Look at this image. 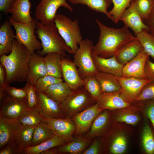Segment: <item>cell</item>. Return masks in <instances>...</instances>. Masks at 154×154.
Masks as SVG:
<instances>
[{
    "instance_id": "cell-35",
    "label": "cell",
    "mask_w": 154,
    "mask_h": 154,
    "mask_svg": "<svg viewBox=\"0 0 154 154\" xmlns=\"http://www.w3.org/2000/svg\"><path fill=\"white\" fill-rule=\"evenodd\" d=\"M36 126L21 125L16 139L23 150L25 148L30 146Z\"/></svg>"
},
{
    "instance_id": "cell-31",
    "label": "cell",
    "mask_w": 154,
    "mask_h": 154,
    "mask_svg": "<svg viewBox=\"0 0 154 154\" xmlns=\"http://www.w3.org/2000/svg\"><path fill=\"white\" fill-rule=\"evenodd\" d=\"M53 135L51 129L42 121L35 126L30 146L39 144L49 139Z\"/></svg>"
},
{
    "instance_id": "cell-5",
    "label": "cell",
    "mask_w": 154,
    "mask_h": 154,
    "mask_svg": "<svg viewBox=\"0 0 154 154\" xmlns=\"http://www.w3.org/2000/svg\"><path fill=\"white\" fill-rule=\"evenodd\" d=\"M94 46L93 43L90 40L82 39L78 48L73 54V62L82 79L88 76H95L99 72L92 58V51Z\"/></svg>"
},
{
    "instance_id": "cell-16",
    "label": "cell",
    "mask_w": 154,
    "mask_h": 154,
    "mask_svg": "<svg viewBox=\"0 0 154 154\" xmlns=\"http://www.w3.org/2000/svg\"><path fill=\"white\" fill-rule=\"evenodd\" d=\"M75 64L70 59L62 57L61 62L62 77L71 90L83 86V79Z\"/></svg>"
},
{
    "instance_id": "cell-52",
    "label": "cell",
    "mask_w": 154,
    "mask_h": 154,
    "mask_svg": "<svg viewBox=\"0 0 154 154\" xmlns=\"http://www.w3.org/2000/svg\"><path fill=\"white\" fill-rule=\"evenodd\" d=\"M54 147L50 148L42 152L41 154H52L59 153L57 151V149Z\"/></svg>"
},
{
    "instance_id": "cell-18",
    "label": "cell",
    "mask_w": 154,
    "mask_h": 154,
    "mask_svg": "<svg viewBox=\"0 0 154 154\" xmlns=\"http://www.w3.org/2000/svg\"><path fill=\"white\" fill-rule=\"evenodd\" d=\"M28 67L27 81L32 84L35 85L39 78L47 74L44 57L38 52L32 54L29 61Z\"/></svg>"
},
{
    "instance_id": "cell-22",
    "label": "cell",
    "mask_w": 154,
    "mask_h": 154,
    "mask_svg": "<svg viewBox=\"0 0 154 154\" xmlns=\"http://www.w3.org/2000/svg\"><path fill=\"white\" fill-rule=\"evenodd\" d=\"M143 49L141 44L136 37L122 47L115 56L118 62L124 66Z\"/></svg>"
},
{
    "instance_id": "cell-7",
    "label": "cell",
    "mask_w": 154,
    "mask_h": 154,
    "mask_svg": "<svg viewBox=\"0 0 154 154\" xmlns=\"http://www.w3.org/2000/svg\"><path fill=\"white\" fill-rule=\"evenodd\" d=\"M94 101H96L82 86L72 90L71 93L60 105L64 114L72 115Z\"/></svg>"
},
{
    "instance_id": "cell-24",
    "label": "cell",
    "mask_w": 154,
    "mask_h": 154,
    "mask_svg": "<svg viewBox=\"0 0 154 154\" xmlns=\"http://www.w3.org/2000/svg\"><path fill=\"white\" fill-rule=\"evenodd\" d=\"M67 143L64 139L53 135L50 138L39 144L25 148L23 152L25 154H41L50 148L61 146Z\"/></svg>"
},
{
    "instance_id": "cell-39",
    "label": "cell",
    "mask_w": 154,
    "mask_h": 154,
    "mask_svg": "<svg viewBox=\"0 0 154 154\" xmlns=\"http://www.w3.org/2000/svg\"><path fill=\"white\" fill-rule=\"evenodd\" d=\"M133 1L138 13L144 22L154 7V0H133Z\"/></svg>"
},
{
    "instance_id": "cell-1",
    "label": "cell",
    "mask_w": 154,
    "mask_h": 154,
    "mask_svg": "<svg viewBox=\"0 0 154 154\" xmlns=\"http://www.w3.org/2000/svg\"><path fill=\"white\" fill-rule=\"evenodd\" d=\"M95 21L100 33L98 41L92 50V55L104 58H110L136 38L129 28L124 26L121 28H115L106 26L98 19Z\"/></svg>"
},
{
    "instance_id": "cell-44",
    "label": "cell",
    "mask_w": 154,
    "mask_h": 154,
    "mask_svg": "<svg viewBox=\"0 0 154 154\" xmlns=\"http://www.w3.org/2000/svg\"><path fill=\"white\" fill-rule=\"evenodd\" d=\"M148 100H154V82H150L144 86L136 102Z\"/></svg>"
},
{
    "instance_id": "cell-36",
    "label": "cell",
    "mask_w": 154,
    "mask_h": 154,
    "mask_svg": "<svg viewBox=\"0 0 154 154\" xmlns=\"http://www.w3.org/2000/svg\"><path fill=\"white\" fill-rule=\"evenodd\" d=\"M82 79L83 86L93 99L97 101L102 91L100 85L95 76H88Z\"/></svg>"
},
{
    "instance_id": "cell-33",
    "label": "cell",
    "mask_w": 154,
    "mask_h": 154,
    "mask_svg": "<svg viewBox=\"0 0 154 154\" xmlns=\"http://www.w3.org/2000/svg\"><path fill=\"white\" fill-rule=\"evenodd\" d=\"M27 91L25 86L22 88H17L6 84L0 87V100H4L7 97L11 98L21 99L27 98Z\"/></svg>"
},
{
    "instance_id": "cell-9",
    "label": "cell",
    "mask_w": 154,
    "mask_h": 154,
    "mask_svg": "<svg viewBox=\"0 0 154 154\" xmlns=\"http://www.w3.org/2000/svg\"><path fill=\"white\" fill-rule=\"evenodd\" d=\"M121 88L120 94L126 102L135 103L144 86L150 81L147 79L115 76Z\"/></svg>"
},
{
    "instance_id": "cell-26",
    "label": "cell",
    "mask_w": 154,
    "mask_h": 154,
    "mask_svg": "<svg viewBox=\"0 0 154 154\" xmlns=\"http://www.w3.org/2000/svg\"><path fill=\"white\" fill-rule=\"evenodd\" d=\"M95 76L100 85L102 92H112L121 91L120 84L114 75L99 72Z\"/></svg>"
},
{
    "instance_id": "cell-17",
    "label": "cell",
    "mask_w": 154,
    "mask_h": 154,
    "mask_svg": "<svg viewBox=\"0 0 154 154\" xmlns=\"http://www.w3.org/2000/svg\"><path fill=\"white\" fill-rule=\"evenodd\" d=\"M21 126L16 120L7 119L0 115V148L15 141Z\"/></svg>"
},
{
    "instance_id": "cell-12",
    "label": "cell",
    "mask_w": 154,
    "mask_h": 154,
    "mask_svg": "<svg viewBox=\"0 0 154 154\" xmlns=\"http://www.w3.org/2000/svg\"><path fill=\"white\" fill-rule=\"evenodd\" d=\"M37 102L35 108L44 116L54 118H63L64 113L60 103L52 100L43 92L36 90Z\"/></svg>"
},
{
    "instance_id": "cell-8",
    "label": "cell",
    "mask_w": 154,
    "mask_h": 154,
    "mask_svg": "<svg viewBox=\"0 0 154 154\" xmlns=\"http://www.w3.org/2000/svg\"><path fill=\"white\" fill-rule=\"evenodd\" d=\"M67 0H41L35 12L36 19L43 24L54 23L58 9L63 7L72 12L73 9Z\"/></svg>"
},
{
    "instance_id": "cell-51",
    "label": "cell",
    "mask_w": 154,
    "mask_h": 154,
    "mask_svg": "<svg viewBox=\"0 0 154 154\" xmlns=\"http://www.w3.org/2000/svg\"><path fill=\"white\" fill-rule=\"evenodd\" d=\"M6 78V72L4 67L0 63V87L5 85Z\"/></svg>"
},
{
    "instance_id": "cell-45",
    "label": "cell",
    "mask_w": 154,
    "mask_h": 154,
    "mask_svg": "<svg viewBox=\"0 0 154 154\" xmlns=\"http://www.w3.org/2000/svg\"><path fill=\"white\" fill-rule=\"evenodd\" d=\"M24 154L23 150L16 139L8 144L0 151V154Z\"/></svg>"
},
{
    "instance_id": "cell-19",
    "label": "cell",
    "mask_w": 154,
    "mask_h": 154,
    "mask_svg": "<svg viewBox=\"0 0 154 154\" xmlns=\"http://www.w3.org/2000/svg\"><path fill=\"white\" fill-rule=\"evenodd\" d=\"M97 102L100 108L103 110L121 109L129 107L131 104L124 100L120 95V92H102Z\"/></svg>"
},
{
    "instance_id": "cell-49",
    "label": "cell",
    "mask_w": 154,
    "mask_h": 154,
    "mask_svg": "<svg viewBox=\"0 0 154 154\" xmlns=\"http://www.w3.org/2000/svg\"><path fill=\"white\" fill-rule=\"evenodd\" d=\"M144 23L148 26L150 33L154 36V7Z\"/></svg>"
},
{
    "instance_id": "cell-2",
    "label": "cell",
    "mask_w": 154,
    "mask_h": 154,
    "mask_svg": "<svg viewBox=\"0 0 154 154\" xmlns=\"http://www.w3.org/2000/svg\"><path fill=\"white\" fill-rule=\"evenodd\" d=\"M31 53L23 45L15 39L11 52L0 56V63L6 72V84L27 81L29 72L28 62Z\"/></svg>"
},
{
    "instance_id": "cell-15",
    "label": "cell",
    "mask_w": 154,
    "mask_h": 154,
    "mask_svg": "<svg viewBox=\"0 0 154 154\" xmlns=\"http://www.w3.org/2000/svg\"><path fill=\"white\" fill-rule=\"evenodd\" d=\"M133 1L130 6L122 13L119 21L124 23V26L131 29L135 36L143 30L149 32V30L147 25L142 20Z\"/></svg>"
},
{
    "instance_id": "cell-43",
    "label": "cell",
    "mask_w": 154,
    "mask_h": 154,
    "mask_svg": "<svg viewBox=\"0 0 154 154\" xmlns=\"http://www.w3.org/2000/svg\"><path fill=\"white\" fill-rule=\"evenodd\" d=\"M25 86L27 91V100L28 106L30 109L35 108L37 104L36 88L35 85L27 81Z\"/></svg>"
},
{
    "instance_id": "cell-28",
    "label": "cell",
    "mask_w": 154,
    "mask_h": 154,
    "mask_svg": "<svg viewBox=\"0 0 154 154\" xmlns=\"http://www.w3.org/2000/svg\"><path fill=\"white\" fill-rule=\"evenodd\" d=\"M86 138H73L69 142L57 148L58 151L60 153H69L72 154H80L86 147L89 142Z\"/></svg>"
},
{
    "instance_id": "cell-46",
    "label": "cell",
    "mask_w": 154,
    "mask_h": 154,
    "mask_svg": "<svg viewBox=\"0 0 154 154\" xmlns=\"http://www.w3.org/2000/svg\"><path fill=\"white\" fill-rule=\"evenodd\" d=\"M145 107V114L151 123L154 131V100H143Z\"/></svg>"
},
{
    "instance_id": "cell-29",
    "label": "cell",
    "mask_w": 154,
    "mask_h": 154,
    "mask_svg": "<svg viewBox=\"0 0 154 154\" xmlns=\"http://www.w3.org/2000/svg\"><path fill=\"white\" fill-rule=\"evenodd\" d=\"M74 4H81L87 6L90 9L108 16V9L112 3V0H67Z\"/></svg>"
},
{
    "instance_id": "cell-34",
    "label": "cell",
    "mask_w": 154,
    "mask_h": 154,
    "mask_svg": "<svg viewBox=\"0 0 154 154\" xmlns=\"http://www.w3.org/2000/svg\"><path fill=\"white\" fill-rule=\"evenodd\" d=\"M133 0H112L113 8L108 11V18L116 24L119 21L123 12L130 5Z\"/></svg>"
},
{
    "instance_id": "cell-20",
    "label": "cell",
    "mask_w": 154,
    "mask_h": 154,
    "mask_svg": "<svg viewBox=\"0 0 154 154\" xmlns=\"http://www.w3.org/2000/svg\"><path fill=\"white\" fill-rule=\"evenodd\" d=\"M92 57L98 72L111 74L116 76H122L124 66L118 62L115 55L108 58L96 55H92Z\"/></svg>"
},
{
    "instance_id": "cell-11",
    "label": "cell",
    "mask_w": 154,
    "mask_h": 154,
    "mask_svg": "<svg viewBox=\"0 0 154 154\" xmlns=\"http://www.w3.org/2000/svg\"><path fill=\"white\" fill-rule=\"evenodd\" d=\"M30 109L27 98L17 99L7 97L0 102V115L7 119L16 120Z\"/></svg>"
},
{
    "instance_id": "cell-13",
    "label": "cell",
    "mask_w": 154,
    "mask_h": 154,
    "mask_svg": "<svg viewBox=\"0 0 154 154\" xmlns=\"http://www.w3.org/2000/svg\"><path fill=\"white\" fill-rule=\"evenodd\" d=\"M149 55L144 49L123 67L122 76L146 79L145 73V62Z\"/></svg>"
},
{
    "instance_id": "cell-37",
    "label": "cell",
    "mask_w": 154,
    "mask_h": 154,
    "mask_svg": "<svg viewBox=\"0 0 154 154\" xmlns=\"http://www.w3.org/2000/svg\"><path fill=\"white\" fill-rule=\"evenodd\" d=\"M135 36L141 42L144 50L154 59V36L144 30Z\"/></svg>"
},
{
    "instance_id": "cell-38",
    "label": "cell",
    "mask_w": 154,
    "mask_h": 154,
    "mask_svg": "<svg viewBox=\"0 0 154 154\" xmlns=\"http://www.w3.org/2000/svg\"><path fill=\"white\" fill-rule=\"evenodd\" d=\"M142 141L145 152L148 154H154V135L149 125L145 123L143 131Z\"/></svg>"
},
{
    "instance_id": "cell-47",
    "label": "cell",
    "mask_w": 154,
    "mask_h": 154,
    "mask_svg": "<svg viewBox=\"0 0 154 154\" xmlns=\"http://www.w3.org/2000/svg\"><path fill=\"white\" fill-rule=\"evenodd\" d=\"M149 56L145 62V73L146 79L149 80L150 82H154V63L150 60Z\"/></svg>"
},
{
    "instance_id": "cell-32",
    "label": "cell",
    "mask_w": 154,
    "mask_h": 154,
    "mask_svg": "<svg viewBox=\"0 0 154 154\" xmlns=\"http://www.w3.org/2000/svg\"><path fill=\"white\" fill-rule=\"evenodd\" d=\"M16 120L21 125L36 126L43 121V116L35 108L30 109Z\"/></svg>"
},
{
    "instance_id": "cell-10",
    "label": "cell",
    "mask_w": 154,
    "mask_h": 154,
    "mask_svg": "<svg viewBox=\"0 0 154 154\" xmlns=\"http://www.w3.org/2000/svg\"><path fill=\"white\" fill-rule=\"evenodd\" d=\"M43 121L54 135L62 139L67 143L73 138L72 135L75 131L76 126L75 123L69 119L54 118L43 116Z\"/></svg>"
},
{
    "instance_id": "cell-14",
    "label": "cell",
    "mask_w": 154,
    "mask_h": 154,
    "mask_svg": "<svg viewBox=\"0 0 154 154\" xmlns=\"http://www.w3.org/2000/svg\"><path fill=\"white\" fill-rule=\"evenodd\" d=\"M103 110L97 103L76 114L74 118L76 126L75 134L80 135L86 131L95 118Z\"/></svg>"
},
{
    "instance_id": "cell-50",
    "label": "cell",
    "mask_w": 154,
    "mask_h": 154,
    "mask_svg": "<svg viewBox=\"0 0 154 154\" xmlns=\"http://www.w3.org/2000/svg\"><path fill=\"white\" fill-rule=\"evenodd\" d=\"M100 149L99 142L95 140L90 146L83 152L84 154H96L98 153Z\"/></svg>"
},
{
    "instance_id": "cell-3",
    "label": "cell",
    "mask_w": 154,
    "mask_h": 154,
    "mask_svg": "<svg viewBox=\"0 0 154 154\" xmlns=\"http://www.w3.org/2000/svg\"><path fill=\"white\" fill-rule=\"evenodd\" d=\"M36 22L35 33L41 41L42 49L37 52L42 56L54 52L66 57L70 48L59 34L54 22L44 25L36 19Z\"/></svg>"
},
{
    "instance_id": "cell-27",
    "label": "cell",
    "mask_w": 154,
    "mask_h": 154,
    "mask_svg": "<svg viewBox=\"0 0 154 154\" xmlns=\"http://www.w3.org/2000/svg\"><path fill=\"white\" fill-rule=\"evenodd\" d=\"M62 56L56 53H48L44 57L47 74L54 77H62L61 62Z\"/></svg>"
},
{
    "instance_id": "cell-30",
    "label": "cell",
    "mask_w": 154,
    "mask_h": 154,
    "mask_svg": "<svg viewBox=\"0 0 154 154\" xmlns=\"http://www.w3.org/2000/svg\"><path fill=\"white\" fill-rule=\"evenodd\" d=\"M102 112L94 120L91 129L86 134V138L89 139L100 135L106 127L108 121L109 114L106 111Z\"/></svg>"
},
{
    "instance_id": "cell-42",
    "label": "cell",
    "mask_w": 154,
    "mask_h": 154,
    "mask_svg": "<svg viewBox=\"0 0 154 154\" xmlns=\"http://www.w3.org/2000/svg\"><path fill=\"white\" fill-rule=\"evenodd\" d=\"M127 141L125 137L123 134L117 135L113 141L110 151L114 154H121L125 152L127 147Z\"/></svg>"
},
{
    "instance_id": "cell-25",
    "label": "cell",
    "mask_w": 154,
    "mask_h": 154,
    "mask_svg": "<svg viewBox=\"0 0 154 154\" xmlns=\"http://www.w3.org/2000/svg\"><path fill=\"white\" fill-rule=\"evenodd\" d=\"M72 91L67 84L62 81L49 86L44 93L52 100L60 103L68 97Z\"/></svg>"
},
{
    "instance_id": "cell-41",
    "label": "cell",
    "mask_w": 154,
    "mask_h": 154,
    "mask_svg": "<svg viewBox=\"0 0 154 154\" xmlns=\"http://www.w3.org/2000/svg\"><path fill=\"white\" fill-rule=\"evenodd\" d=\"M62 81L63 80L61 78L47 74L39 78L36 82L35 86L37 90L44 92L49 86Z\"/></svg>"
},
{
    "instance_id": "cell-6",
    "label": "cell",
    "mask_w": 154,
    "mask_h": 154,
    "mask_svg": "<svg viewBox=\"0 0 154 154\" xmlns=\"http://www.w3.org/2000/svg\"><path fill=\"white\" fill-rule=\"evenodd\" d=\"M9 20L15 30V39L24 45L32 54L35 51L42 48L41 43L35 34L37 26L36 19L27 23L15 22L10 17Z\"/></svg>"
},
{
    "instance_id": "cell-40",
    "label": "cell",
    "mask_w": 154,
    "mask_h": 154,
    "mask_svg": "<svg viewBox=\"0 0 154 154\" xmlns=\"http://www.w3.org/2000/svg\"><path fill=\"white\" fill-rule=\"evenodd\" d=\"M130 106L120 110L117 113L115 116L116 121L132 125L136 124L139 121V116L133 111L130 109Z\"/></svg>"
},
{
    "instance_id": "cell-4",
    "label": "cell",
    "mask_w": 154,
    "mask_h": 154,
    "mask_svg": "<svg viewBox=\"0 0 154 154\" xmlns=\"http://www.w3.org/2000/svg\"><path fill=\"white\" fill-rule=\"evenodd\" d=\"M54 22L59 34L70 48L69 53L74 54L82 40L78 20H72L64 15L58 14Z\"/></svg>"
},
{
    "instance_id": "cell-23",
    "label": "cell",
    "mask_w": 154,
    "mask_h": 154,
    "mask_svg": "<svg viewBox=\"0 0 154 154\" xmlns=\"http://www.w3.org/2000/svg\"><path fill=\"white\" fill-rule=\"evenodd\" d=\"M9 21L6 20L0 28V56L10 53L12 50L15 35Z\"/></svg>"
},
{
    "instance_id": "cell-21",
    "label": "cell",
    "mask_w": 154,
    "mask_h": 154,
    "mask_svg": "<svg viewBox=\"0 0 154 154\" xmlns=\"http://www.w3.org/2000/svg\"><path fill=\"white\" fill-rule=\"evenodd\" d=\"M31 6L29 0H15L10 11V18L16 23L31 22L34 19L30 14Z\"/></svg>"
},
{
    "instance_id": "cell-48",
    "label": "cell",
    "mask_w": 154,
    "mask_h": 154,
    "mask_svg": "<svg viewBox=\"0 0 154 154\" xmlns=\"http://www.w3.org/2000/svg\"><path fill=\"white\" fill-rule=\"evenodd\" d=\"M15 0H0V10L5 14L9 13Z\"/></svg>"
}]
</instances>
